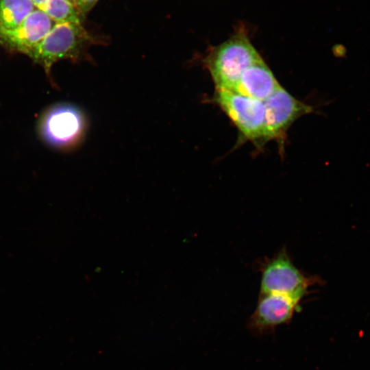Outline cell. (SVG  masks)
<instances>
[{
    "mask_svg": "<svg viewBox=\"0 0 370 370\" xmlns=\"http://www.w3.org/2000/svg\"><path fill=\"white\" fill-rule=\"evenodd\" d=\"M262 60L244 25H239L227 40L210 50L204 62L216 88L232 90L243 73Z\"/></svg>",
    "mask_w": 370,
    "mask_h": 370,
    "instance_id": "cell-1",
    "label": "cell"
},
{
    "mask_svg": "<svg viewBox=\"0 0 370 370\" xmlns=\"http://www.w3.org/2000/svg\"><path fill=\"white\" fill-rule=\"evenodd\" d=\"M92 41L82 24L56 23L29 57L50 75L52 66L59 60L75 62L85 58L86 50Z\"/></svg>",
    "mask_w": 370,
    "mask_h": 370,
    "instance_id": "cell-2",
    "label": "cell"
},
{
    "mask_svg": "<svg viewBox=\"0 0 370 370\" xmlns=\"http://www.w3.org/2000/svg\"><path fill=\"white\" fill-rule=\"evenodd\" d=\"M214 101L235 124L242 140L258 145L267 141L263 101L232 90L216 88Z\"/></svg>",
    "mask_w": 370,
    "mask_h": 370,
    "instance_id": "cell-3",
    "label": "cell"
},
{
    "mask_svg": "<svg viewBox=\"0 0 370 370\" xmlns=\"http://www.w3.org/2000/svg\"><path fill=\"white\" fill-rule=\"evenodd\" d=\"M260 294L276 293L301 300L310 286L319 282L307 276L291 259L285 247L262 265Z\"/></svg>",
    "mask_w": 370,
    "mask_h": 370,
    "instance_id": "cell-4",
    "label": "cell"
},
{
    "mask_svg": "<svg viewBox=\"0 0 370 370\" xmlns=\"http://www.w3.org/2000/svg\"><path fill=\"white\" fill-rule=\"evenodd\" d=\"M85 121L82 112L68 104L49 109L40 121L39 131L43 140L58 147L75 145L82 136Z\"/></svg>",
    "mask_w": 370,
    "mask_h": 370,
    "instance_id": "cell-5",
    "label": "cell"
},
{
    "mask_svg": "<svg viewBox=\"0 0 370 370\" xmlns=\"http://www.w3.org/2000/svg\"><path fill=\"white\" fill-rule=\"evenodd\" d=\"M267 141L283 140L292 123L300 116L313 111L312 106L296 99L281 86L263 101Z\"/></svg>",
    "mask_w": 370,
    "mask_h": 370,
    "instance_id": "cell-6",
    "label": "cell"
},
{
    "mask_svg": "<svg viewBox=\"0 0 370 370\" xmlns=\"http://www.w3.org/2000/svg\"><path fill=\"white\" fill-rule=\"evenodd\" d=\"M53 22L44 11L35 10L16 29L0 33V45L29 56L53 27Z\"/></svg>",
    "mask_w": 370,
    "mask_h": 370,
    "instance_id": "cell-7",
    "label": "cell"
},
{
    "mask_svg": "<svg viewBox=\"0 0 370 370\" xmlns=\"http://www.w3.org/2000/svg\"><path fill=\"white\" fill-rule=\"evenodd\" d=\"M280 86L273 73L262 60L243 73L232 90L264 101Z\"/></svg>",
    "mask_w": 370,
    "mask_h": 370,
    "instance_id": "cell-8",
    "label": "cell"
},
{
    "mask_svg": "<svg viewBox=\"0 0 370 370\" xmlns=\"http://www.w3.org/2000/svg\"><path fill=\"white\" fill-rule=\"evenodd\" d=\"M299 301L280 294H260L254 314V321L260 326L283 323L291 319Z\"/></svg>",
    "mask_w": 370,
    "mask_h": 370,
    "instance_id": "cell-9",
    "label": "cell"
},
{
    "mask_svg": "<svg viewBox=\"0 0 370 370\" xmlns=\"http://www.w3.org/2000/svg\"><path fill=\"white\" fill-rule=\"evenodd\" d=\"M34 8L32 0H0V33L16 29Z\"/></svg>",
    "mask_w": 370,
    "mask_h": 370,
    "instance_id": "cell-10",
    "label": "cell"
},
{
    "mask_svg": "<svg viewBox=\"0 0 370 370\" xmlns=\"http://www.w3.org/2000/svg\"><path fill=\"white\" fill-rule=\"evenodd\" d=\"M42 10L56 23L81 24L82 16L71 0H47Z\"/></svg>",
    "mask_w": 370,
    "mask_h": 370,
    "instance_id": "cell-11",
    "label": "cell"
},
{
    "mask_svg": "<svg viewBox=\"0 0 370 370\" xmlns=\"http://www.w3.org/2000/svg\"><path fill=\"white\" fill-rule=\"evenodd\" d=\"M82 16L88 13L96 4L98 0H71Z\"/></svg>",
    "mask_w": 370,
    "mask_h": 370,
    "instance_id": "cell-12",
    "label": "cell"
},
{
    "mask_svg": "<svg viewBox=\"0 0 370 370\" xmlns=\"http://www.w3.org/2000/svg\"><path fill=\"white\" fill-rule=\"evenodd\" d=\"M47 1V0H32L34 6H36L38 8H39L41 10H42Z\"/></svg>",
    "mask_w": 370,
    "mask_h": 370,
    "instance_id": "cell-13",
    "label": "cell"
}]
</instances>
